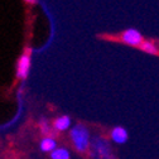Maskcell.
Returning a JSON list of instances; mask_svg holds the SVG:
<instances>
[{
    "mask_svg": "<svg viewBox=\"0 0 159 159\" xmlns=\"http://www.w3.org/2000/svg\"><path fill=\"white\" fill-rule=\"evenodd\" d=\"M70 136H71V142H72V144L77 152L85 153V152L90 150L92 138H91V133L86 125L76 124L71 129Z\"/></svg>",
    "mask_w": 159,
    "mask_h": 159,
    "instance_id": "6da1fadb",
    "label": "cell"
},
{
    "mask_svg": "<svg viewBox=\"0 0 159 159\" xmlns=\"http://www.w3.org/2000/svg\"><path fill=\"white\" fill-rule=\"evenodd\" d=\"M89 152L92 159H116L110 142L101 135H95L92 138Z\"/></svg>",
    "mask_w": 159,
    "mask_h": 159,
    "instance_id": "7a4b0ae2",
    "label": "cell"
},
{
    "mask_svg": "<svg viewBox=\"0 0 159 159\" xmlns=\"http://www.w3.org/2000/svg\"><path fill=\"white\" fill-rule=\"evenodd\" d=\"M121 42L130 47H140L144 42L143 34L135 28H128L121 33Z\"/></svg>",
    "mask_w": 159,
    "mask_h": 159,
    "instance_id": "3957f363",
    "label": "cell"
},
{
    "mask_svg": "<svg viewBox=\"0 0 159 159\" xmlns=\"http://www.w3.org/2000/svg\"><path fill=\"white\" fill-rule=\"evenodd\" d=\"M110 140L115 144L123 145L129 140V133L124 126H120V125L114 126L110 130Z\"/></svg>",
    "mask_w": 159,
    "mask_h": 159,
    "instance_id": "277c9868",
    "label": "cell"
},
{
    "mask_svg": "<svg viewBox=\"0 0 159 159\" xmlns=\"http://www.w3.org/2000/svg\"><path fill=\"white\" fill-rule=\"evenodd\" d=\"M29 70H30V56L28 52H25L24 54L20 56L18 61V65H16V77L18 78H27L28 77V73H29Z\"/></svg>",
    "mask_w": 159,
    "mask_h": 159,
    "instance_id": "5b68a950",
    "label": "cell"
},
{
    "mask_svg": "<svg viewBox=\"0 0 159 159\" xmlns=\"http://www.w3.org/2000/svg\"><path fill=\"white\" fill-rule=\"evenodd\" d=\"M53 126L58 131H65V130L70 129V126H71V117L67 116V115L58 116L54 120V123H53Z\"/></svg>",
    "mask_w": 159,
    "mask_h": 159,
    "instance_id": "8992f818",
    "label": "cell"
},
{
    "mask_svg": "<svg viewBox=\"0 0 159 159\" xmlns=\"http://www.w3.org/2000/svg\"><path fill=\"white\" fill-rule=\"evenodd\" d=\"M39 148H41L42 152H46V153H52L54 149H57V142L56 139L52 138V136H46L42 139L41 144H39Z\"/></svg>",
    "mask_w": 159,
    "mask_h": 159,
    "instance_id": "52a82bcc",
    "label": "cell"
},
{
    "mask_svg": "<svg viewBox=\"0 0 159 159\" xmlns=\"http://www.w3.org/2000/svg\"><path fill=\"white\" fill-rule=\"evenodd\" d=\"M139 48H140L143 52L148 53V54H153V56L159 54V48H158V46H157L154 42H152V41H144Z\"/></svg>",
    "mask_w": 159,
    "mask_h": 159,
    "instance_id": "ba28073f",
    "label": "cell"
},
{
    "mask_svg": "<svg viewBox=\"0 0 159 159\" xmlns=\"http://www.w3.org/2000/svg\"><path fill=\"white\" fill-rule=\"evenodd\" d=\"M71 154L66 148H57L51 153V159H70Z\"/></svg>",
    "mask_w": 159,
    "mask_h": 159,
    "instance_id": "9c48e42d",
    "label": "cell"
},
{
    "mask_svg": "<svg viewBox=\"0 0 159 159\" xmlns=\"http://www.w3.org/2000/svg\"><path fill=\"white\" fill-rule=\"evenodd\" d=\"M41 126H42V131L44 134H48L49 133V124L44 120V119H42V121H41Z\"/></svg>",
    "mask_w": 159,
    "mask_h": 159,
    "instance_id": "30bf717a",
    "label": "cell"
}]
</instances>
